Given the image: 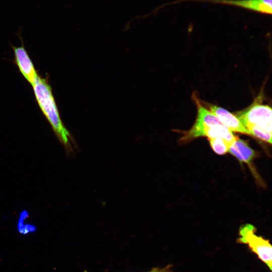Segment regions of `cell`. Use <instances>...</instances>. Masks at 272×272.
Instances as JSON below:
<instances>
[{"instance_id": "cell-6", "label": "cell", "mask_w": 272, "mask_h": 272, "mask_svg": "<svg viewBox=\"0 0 272 272\" xmlns=\"http://www.w3.org/2000/svg\"><path fill=\"white\" fill-rule=\"evenodd\" d=\"M210 111L215 115L221 122L231 131L250 134L236 115L228 110L216 105H209Z\"/></svg>"}, {"instance_id": "cell-9", "label": "cell", "mask_w": 272, "mask_h": 272, "mask_svg": "<svg viewBox=\"0 0 272 272\" xmlns=\"http://www.w3.org/2000/svg\"><path fill=\"white\" fill-rule=\"evenodd\" d=\"M194 99L197 107V116L193 126L224 125L215 115L203 107L195 97Z\"/></svg>"}, {"instance_id": "cell-13", "label": "cell", "mask_w": 272, "mask_h": 272, "mask_svg": "<svg viewBox=\"0 0 272 272\" xmlns=\"http://www.w3.org/2000/svg\"><path fill=\"white\" fill-rule=\"evenodd\" d=\"M172 265L168 264L164 267H153L150 270L145 272H174L172 269Z\"/></svg>"}, {"instance_id": "cell-10", "label": "cell", "mask_w": 272, "mask_h": 272, "mask_svg": "<svg viewBox=\"0 0 272 272\" xmlns=\"http://www.w3.org/2000/svg\"><path fill=\"white\" fill-rule=\"evenodd\" d=\"M210 139V145L214 151L218 155H224L228 152L233 143L221 138Z\"/></svg>"}, {"instance_id": "cell-2", "label": "cell", "mask_w": 272, "mask_h": 272, "mask_svg": "<svg viewBox=\"0 0 272 272\" xmlns=\"http://www.w3.org/2000/svg\"><path fill=\"white\" fill-rule=\"evenodd\" d=\"M256 228L252 225L246 224L239 228L236 242L247 245L251 251L264 263L269 270L272 268V246L268 239L256 234Z\"/></svg>"}, {"instance_id": "cell-8", "label": "cell", "mask_w": 272, "mask_h": 272, "mask_svg": "<svg viewBox=\"0 0 272 272\" xmlns=\"http://www.w3.org/2000/svg\"><path fill=\"white\" fill-rule=\"evenodd\" d=\"M228 152L240 162L249 163L255 157V153L248 143L241 139L237 140L232 144Z\"/></svg>"}, {"instance_id": "cell-11", "label": "cell", "mask_w": 272, "mask_h": 272, "mask_svg": "<svg viewBox=\"0 0 272 272\" xmlns=\"http://www.w3.org/2000/svg\"><path fill=\"white\" fill-rule=\"evenodd\" d=\"M28 217L29 215L28 212L27 211H23L21 213L20 217L18 222V231L20 233L23 235L31 232H34L36 230V227L34 225L30 224H24V220Z\"/></svg>"}, {"instance_id": "cell-5", "label": "cell", "mask_w": 272, "mask_h": 272, "mask_svg": "<svg viewBox=\"0 0 272 272\" xmlns=\"http://www.w3.org/2000/svg\"><path fill=\"white\" fill-rule=\"evenodd\" d=\"M12 48L15 63L25 79L32 85L39 75L24 45L22 44L18 47L12 46Z\"/></svg>"}, {"instance_id": "cell-3", "label": "cell", "mask_w": 272, "mask_h": 272, "mask_svg": "<svg viewBox=\"0 0 272 272\" xmlns=\"http://www.w3.org/2000/svg\"><path fill=\"white\" fill-rule=\"evenodd\" d=\"M271 108L270 106L260 103L253 102L246 109L236 113V116L246 128L255 126L271 132Z\"/></svg>"}, {"instance_id": "cell-7", "label": "cell", "mask_w": 272, "mask_h": 272, "mask_svg": "<svg viewBox=\"0 0 272 272\" xmlns=\"http://www.w3.org/2000/svg\"><path fill=\"white\" fill-rule=\"evenodd\" d=\"M209 2L227 4L266 14H271L272 0H206Z\"/></svg>"}, {"instance_id": "cell-1", "label": "cell", "mask_w": 272, "mask_h": 272, "mask_svg": "<svg viewBox=\"0 0 272 272\" xmlns=\"http://www.w3.org/2000/svg\"><path fill=\"white\" fill-rule=\"evenodd\" d=\"M32 86L42 112L67 153L72 154L73 152L72 146L75 145V142L61 119L48 78L39 76Z\"/></svg>"}, {"instance_id": "cell-14", "label": "cell", "mask_w": 272, "mask_h": 272, "mask_svg": "<svg viewBox=\"0 0 272 272\" xmlns=\"http://www.w3.org/2000/svg\"><path fill=\"white\" fill-rule=\"evenodd\" d=\"M84 272H88V271H87L86 270H84Z\"/></svg>"}, {"instance_id": "cell-4", "label": "cell", "mask_w": 272, "mask_h": 272, "mask_svg": "<svg viewBox=\"0 0 272 272\" xmlns=\"http://www.w3.org/2000/svg\"><path fill=\"white\" fill-rule=\"evenodd\" d=\"M201 136H207L209 139L221 138L232 143L237 140V138L234 135L229 129L221 125H203L201 127L192 126L188 131L186 132L181 140L187 142Z\"/></svg>"}, {"instance_id": "cell-12", "label": "cell", "mask_w": 272, "mask_h": 272, "mask_svg": "<svg viewBox=\"0 0 272 272\" xmlns=\"http://www.w3.org/2000/svg\"><path fill=\"white\" fill-rule=\"evenodd\" d=\"M250 135L263 141L271 143V132L264 130L255 126H250L247 128Z\"/></svg>"}]
</instances>
